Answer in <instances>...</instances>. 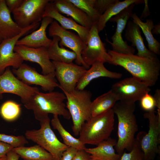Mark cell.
I'll return each mask as SVG.
<instances>
[{"label": "cell", "mask_w": 160, "mask_h": 160, "mask_svg": "<svg viewBox=\"0 0 160 160\" xmlns=\"http://www.w3.org/2000/svg\"><path fill=\"white\" fill-rule=\"evenodd\" d=\"M108 63L121 66L132 77L147 84L154 85L160 74V62L157 57H148L132 54H122L108 50Z\"/></svg>", "instance_id": "6da1fadb"}, {"label": "cell", "mask_w": 160, "mask_h": 160, "mask_svg": "<svg viewBox=\"0 0 160 160\" xmlns=\"http://www.w3.org/2000/svg\"><path fill=\"white\" fill-rule=\"evenodd\" d=\"M112 108L118 120V140L115 147L118 154L121 156L125 149L129 151L132 150L135 134L138 130L134 114L135 105L118 101Z\"/></svg>", "instance_id": "7a4b0ae2"}, {"label": "cell", "mask_w": 160, "mask_h": 160, "mask_svg": "<svg viewBox=\"0 0 160 160\" xmlns=\"http://www.w3.org/2000/svg\"><path fill=\"white\" fill-rule=\"evenodd\" d=\"M66 97L63 92L50 91L36 93L24 104L27 109L32 110L35 119L39 121L48 116L49 113L61 116L68 120L71 118L66 108L64 101Z\"/></svg>", "instance_id": "3957f363"}, {"label": "cell", "mask_w": 160, "mask_h": 160, "mask_svg": "<svg viewBox=\"0 0 160 160\" xmlns=\"http://www.w3.org/2000/svg\"><path fill=\"white\" fill-rule=\"evenodd\" d=\"M114 113L112 108L92 116L83 125L79 139L84 144L97 145L108 139L114 129Z\"/></svg>", "instance_id": "277c9868"}, {"label": "cell", "mask_w": 160, "mask_h": 160, "mask_svg": "<svg viewBox=\"0 0 160 160\" xmlns=\"http://www.w3.org/2000/svg\"><path fill=\"white\" fill-rule=\"evenodd\" d=\"M63 91L66 97V107L72 120V131L75 136H78L83 124L92 117V94L84 89H75L69 92Z\"/></svg>", "instance_id": "5b68a950"}, {"label": "cell", "mask_w": 160, "mask_h": 160, "mask_svg": "<svg viewBox=\"0 0 160 160\" xmlns=\"http://www.w3.org/2000/svg\"><path fill=\"white\" fill-rule=\"evenodd\" d=\"M39 121L40 128L27 130L25 137L49 152L54 160H61L63 152L68 146L61 142L56 136L51 127L48 116Z\"/></svg>", "instance_id": "8992f818"}, {"label": "cell", "mask_w": 160, "mask_h": 160, "mask_svg": "<svg viewBox=\"0 0 160 160\" xmlns=\"http://www.w3.org/2000/svg\"><path fill=\"white\" fill-rule=\"evenodd\" d=\"M143 116L149 121L148 132H139L135 139L143 153V160H154L160 153V114H156L154 110Z\"/></svg>", "instance_id": "52a82bcc"}, {"label": "cell", "mask_w": 160, "mask_h": 160, "mask_svg": "<svg viewBox=\"0 0 160 160\" xmlns=\"http://www.w3.org/2000/svg\"><path fill=\"white\" fill-rule=\"evenodd\" d=\"M50 0H24L12 12L15 21L24 28L41 21L46 6Z\"/></svg>", "instance_id": "ba28073f"}, {"label": "cell", "mask_w": 160, "mask_h": 160, "mask_svg": "<svg viewBox=\"0 0 160 160\" xmlns=\"http://www.w3.org/2000/svg\"><path fill=\"white\" fill-rule=\"evenodd\" d=\"M150 87L132 77L127 78L113 84L111 89L118 101L127 104L135 103L151 91Z\"/></svg>", "instance_id": "9c48e42d"}, {"label": "cell", "mask_w": 160, "mask_h": 160, "mask_svg": "<svg viewBox=\"0 0 160 160\" xmlns=\"http://www.w3.org/2000/svg\"><path fill=\"white\" fill-rule=\"evenodd\" d=\"M40 24L39 23L32 24L24 28L17 36L4 39L0 43V75L7 67L11 66L13 68L17 69L23 63L24 60L20 55L14 51V47L21 37L37 28Z\"/></svg>", "instance_id": "30bf717a"}, {"label": "cell", "mask_w": 160, "mask_h": 160, "mask_svg": "<svg viewBox=\"0 0 160 160\" xmlns=\"http://www.w3.org/2000/svg\"><path fill=\"white\" fill-rule=\"evenodd\" d=\"M99 33L97 22L94 23L89 30L86 47L81 52L84 61L89 67L97 62L108 63L110 58Z\"/></svg>", "instance_id": "8fae6325"}, {"label": "cell", "mask_w": 160, "mask_h": 160, "mask_svg": "<svg viewBox=\"0 0 160 160\" xmlns=\"http://www.w3.org/2000/svg\"><path fill=\"white\" fill-rule=\"evenodd\" d=\"M39 91L38 88L30 86L15 77L9 67L0 75V100L3 98V93H10L19 96L24 104Z\"/></svg>", "instance_id": "7c38bea8"}, {"label": "cell", "mask_w": 160, "mask_h": 160, "mask_svg": "<svg viewBox=\"0 0 160 160\" xmlns=\"http://www.w3.org/2000/svg\"><path fill=\"white\" fill-rule=\"evenodd\" d=\"M48 34L52 37H59L60 47L65 46L76 53L77 58L75 61L76 64L82 66L87 70L90 68L85 63L81 57L82 51L87 45L78 35L64 29L55 20H53L50 24Z\"/></svg>", "instance_id": "4fadbf2b"}, {"label": "cell", "mask_w": 160, "mask_h": 160, "mask_svg": "<svg viewBox=\"0 0 160 160\" xmlns=\"http://www.w3.org/2000/svg\"><path fill=\"white\" fill-rule=\"evenodd\" d=\"M16 77L24 83L29 85L35 84L40 86L43 91L50 92L59 87L54 73L46 75L39 73L34 68L23 63L17 69L12 70Z\"/></svg>", "instance_id": "5bb4252c"}, {"label": "cell", "mask_w": 160, "mask_h": 160, "mask_svg": "<svg viewBox=\"0 0 160 160\" xmlns=\"http://www.w3.org/2000/svg\"><path fill=\"white\" fill-rule=\"evenodd\" d=\"M135 5L134 3L132 4L109 20L111 22H115L117 24L116 31L111 37L112 42H110L107 39H106V41L111 45L112 50L114 52L122 54H134L135 52V49L123 40L122 34L131 17Z\"/></svg>", "instance_id": "9a60e30c"}, {"label": "cell", "mask_w": 160, "mask_h": 160, "mask_svg": "<svg viewBox=\"0 0 160 160\" xmlns=\"http://www.w3.org/2000/svg\"><path fill=\"white\" fill-rule=\"evenodd\" d=\"M54 73L62 91L71 92L75 89L79 80L87 70L82 66L71 63H66L52 61Z\"/></svg>", "instance_id": "2e32d148"}, {"label": "cell", "mask_w": 160, "mask_h": 160, "mask_svg": "<svg viewBox=\"0 0 160 160\" xmlns=\"http://www.w3.org/2000/svg\"><path fill=\"white\" fill-rule=\"evenodd\" d=\"M14 51L17 53L23 60L38 63L41 68L43 75L54 73L55 66L49 57L47 48L41 47L33 48L16 45Z\"/></svg>", "instance_id": "e0dca14e"}, {"label": "cell", "mask_w": 160, "mask_h": 160, "mask_svg": "<svg viewBox=\"0 0 160 160\" xmlns=\"http://www.w3.org/2000/svg\"><path fill=\"white\" fill-rule=\"evenodd\" d=\"M49 17L55 20L65 30H72L75 31L87 44L90 29L80 25L71 18L67 17L58 12L54 7L52 0H51L46 6L43 17Z\"/></svg>", "instance_id": "ac0fdd59"}, {"label": "cell", "mask_w": 160, "mask_h": 160, "mask_svg": "<svg viewBox=\"0 0 160 160\" xmlns=\"http://www.w3.org/2000/svg\"><path fill=\"white\" fill-rule=\"evenodd\" d=\"M53 21L49 17H44L41 21L39 28L32 32L17 41L16 45L37 48L41 47L48 48L51 45L52 40L48 38L47 36L46 30L48 26Z\"/></svg>", "instance_id": "d6986e66"}, {"label": "cell", "mask_w": 160, "mask_h": 160, "mask_svg": "<svg viewBox=\"0 0 160 160\" xmlns=\"http://www.w3.org/2000/svg\"><path fill=\"white\" fill-rule=\"evenodd\" d=\"M53 6L59 13L70 16L80 25L90 29L93 23L83 11L69 0H52Z\"/></svg>", "instance_id": "ffe728a7"}, {"label": "cell", "mask_w": 160, "mask_h": 160, "mask_svg": "<svg viewBox=\"0 0 160 160\" xmlns=\"http://www.w3.org/2000/svg\"><path fill=\"white\" fill-rule=\"evenodd\" d=\"M122 74L110 71L104 66V63L97 62L87 70L78 82L75 89L84 90L90 82L95 79L101 77L118 79L121 78Z\"/></svg>", "instance_id": "44dd1931"}, {"label": "cell", "mask_w": 160, "mask_h": 160, "mask_svg": "<svg viewBox=\"0 0 160 160\" xmlns=\"http://www.w3.org/2000/svg\"><path fill=\"white\" fill-rule=\"evenodd\" d=\"M125 30L124 37L137 50L136 55L140 57H154L157 55L150 51L145 46L141 35L140 28L132 20H129Z\"/></svg>", "instance_id": "7402d4cb"}, {"label": "cell", "mask_w": 160, "mask_h": 160, "mask_svg": "<svg viewBox=\"0 0 160 160\" xmlns=\"http://www.w3.org/2000/svg\"><path fill=\"white\" fill-rule=\"evenodd\" d=\"M10 13L5 0H1L0 3V35L4 39L17 36L24 29L20 27L12 20Z\"/></svg>", "instance_id": "603a6c76"}, {"label": "cell", "mask_w": 160, "mask_h": 160, "mask_svg": "<svg viewBox=\"0 0 160 160\" xmlns=\"http://www.w3.org/2000/svg\"><path fill=\"white\" fill-rule=\"evenodd\" d=\"M117 141L109 137L100 143L97 146L86 148L84 151L89 155L90 158L100 160H120L121 156L115 153L113 148Z\"/></svg>", "instance_id": "cb8c5ba5"}, {"label": "cell", "mask_w": 160, "mask_h": 160, "mask_svg": "<svg viewBox=\"0 0 160 160\" xmlns=\"http://www.w3.org/2000/svg\"><path fill=\"white\" fill-rule=\"evenodd\" d=\"M52 38L51 45L47 48L49 57L50 60L55 62L70 63L76 60L77 55L74 52L64 47L59 46L60 39L59 37L54 36Z\"/></svg>", "instance_id": "d4e9b609"}, {"label": "cell", "mask_w": 160, "mask_h": 160, "mask_svg": "<svg viewBox=\"0 0 160 160\" xmlns=\"http://www.w3.org/2000/svg\"><path fill=\"white\" fill-rule=\"evenodd\" d=\"M131 17L142 29L148 42V49L156 55H159L160 43L153 37L151 32L154 26L152 20L148 19L145 22H143L135 13L132 14Z\"/></svg>", "instance_id": "484cf974"}, {"label": "cell", "mask_w": 160, "mask_h": 160, "mask_svg": "<svg viewBox=\"0 0 160 160\" xmlns=\"http://www.w3.org/2000/svg\"><path fill=\"white\" fill-rule=\"evenodd\" d=\"M143 0H125L121 1L118 0L111 4L100 17L97 22L99 32L106 26L107 22L113 17L117 15L122 10L133 4H139L144 3Z\"/></svg>", "instance_id": "4316f807"}, {"label": "cell", "mask_w": 160, "mask_h": 160, "mask_svg": "<svg viewBox=\"0 0 160 160\" xmlns=\"http://www.w3.org/2000/svg\"><path fill=\"white\" fill-rule=\"evenodd\" d=\"M118 99L111 89L92 101L91 111L92 116H95L112 109Z\"/></svg>", "instance_id": "83f0119b"}, {"label": "cell", "mask_w": 160, "mask_h": 160, "mask_svg": "<svg viewBox=\"0 0 160 160\" xmlns=\"http://www.w3.org/2000/svg\"><path fill=\"white\" fill-rule=\"evenodd\" d=\"M12 150L24 160H54L51 153L38 145L15 148Z\"/></svg>", "instance_id": "f1b7e54d"}, {"label": "cell", "mask_w": 160, "mask_h": 160, "mask_svg": "<svg viewBox=\"0 0 160 160\" xmlns=\"http://www.w3.org/2000/svg\"><path fill=\"white\" fill-rule=\"evenodd\" d=\"M57 115H53V118L51 121V125L54 129H56L62 138L64 143L68 147H71L78 150H84L86 148L79 138H76L63 127Z\"/></svg>", "instance_id": "f546056e"}, {"label": "cell", "mask_w": 160, "mask_h": 160, "mask_svg": "<svg viewBox=\"0 0 160 160\" xmlns=\"http://www.w3.org/2000/svg\"><path fill=\"white\" fill-rule=\"evenodd\" d=\"M21 111L20 105L11 100L4 103L0 109V113L4 119L8 121L17 119Z\"/></svg>", "instance_id": "4dcf8cb0"}, {"label": "cell", "mask_w": 160, "mask_h": 160, "mask_svg": "<svg viewBox=\"0 0 160 160\" xmlns=\"http://www.w3.org/2000/svg\"><path fill=\"white\" fill-rule=\"evenodd\" d=\"M84 12L94 23L98 22L100 15L94 8L95 0H69Z\"/></svg>", "instance_id": "1f68e13d"}, {"label": "cell", "mask_w": 160, "mask_h": 160, "mask_svg": "<svg viewBox=\"0 0 160 160\" xmlns=\"http://www.w3.org/2000/svg\"><path fill=\"white\" fill-rule=\"evenodd\" d=\"M0 141L8 144L14 148L23 146L28 141L23 135L15 136L0 133Z\"/></svg>", "instance_id": "d6a6232c"}, {"label": "cell", "mask_w": 160, "mask_h": 160, "mask_svg": "<svg viewBox=\"0 0 160 160\" xmlns=\"http://www.w3.org/2000/svg\"><path fill=\"white\" fill-rule=\"evenodd\" d=\"M144 154L135 138L132 150L128 153L124 152L120 160H143Z\"/></svg>", "instance_id": "836d02e7"}, {"label": "cell", "mask_w": 160, "mask_h": 160, "mask_svg": "<svg viewBox=\"0 0 160 160\" xmlns=\"http://www.w3.org/2000/svg\"><path fill=\"white\" fill-rule=\"evenodd\" d=\"M141 106L144 110L149 112L155 110L156 103L153 96L149 93L144 95L140 100Z\"/></svg>", "instance_id": "e575fe53"}, {"label": "cell", "mask_w": 160, "mask_h": 160, "mask_svg": "<svg viewBox=\"0 0 160 160\" xmlns=\"http://www.w3.org/2000/svg\"><path fill=\"white\" fill-rule=\"evenodd\" d=\"M117 0H95L94 8L100 16L111 4Z\"/></svg>", "instance_id": "d590c367"}, {"label": "cell", "mask_w": 160, "mask_h": 160, "mask_svg": "<svg viewBox=\"0 0 160 160\" xmlns=\"http://www.w3.org/2000/svg\"><path fill=\"white\" fill-rule=\"evenodd\" d=\"M78 150L71 147H68L63 153L61 160H72Z\"/></svg>", "instance_id": "8d00e7d4"}, {"label": "cell", "mask_w": 160, "mask_h": 160, "mask_svg": "<svg viewBox=\"0 0 160 160\" xmlns=\"http://www.w3.org/2000/svg\"><path fill=\"white\" fill-rule=\"evenodd\" d=\"M5 1L7 7L9 12L11 13L20 6L24 0H6Z\"/></svg>", "instance_id": "74e56055"}, {"label": "cell", "mask_w": 160, "mask_h": 160, "mask_svg": "<svg viewBox=\"0 0 160 160\" xmlns=\"http://www.w3.org/2000/svg\"><path fill=\"white\" fill-rule=\"evenodd\" d=\"M14 148L11 145L0 141V158L6 156L7 153Z\"/></svg>", "instance_id": "f35d334b"}, {"label": "cell", "mask_w": 160, "mask_h": 160, "mask_svg": "<svg viewBox=\"0 0 160 160\" xmlns=\"http://www.w3.org/2000/svg\"><path fill=\"white\" fill-rule=\"evenodd\" d=\"M89 155L84 150H78L72 160H89Z\"/></svg>", "instance_id": "ab89813d"}, {"label": "cell", "mask_w": 160, "mask_h": 160, "mask_svg": "<svg viewBox=\"0 0 160 160\" xmlns=\"http://www.w3.org/2000/svg\"><path fill=\"white\" fill-rule=\"evenodd\" d=\"M156 103V107L157 108V113L160 114V90L157 89L153 96Z\"/></svg>", "instance_id": "60d3db41"}, {"label": "cell", "mask_w": 160, "mask_h": 160, "mask_svg": "<svg viewBox=\"0 0 160 160\" xmlns=\"http://www.w3.org/2000/svg\"><path fill=\"white\" fill-rule=\"evenodd\" d=\"M148 0H144V8L141 16L139 17L140 19L142 20L148 16L150 14V12L148 5Z\"/></svg>", "instance_id": "b9f144b4"}, {"label": "cell", "mask_w": 160, "mask_h": 160, "mask_svg": "<svg viewBox=\"0 0 160 160\" xmlns=\"http://www.w3.org/2000/svg\"><path fill=\"white\" fill-rule=\"evenodd\" d=\"M7 160H18L20 156L12 150L7 153Z\"/></svg>", "instance_id": "7bdbcfd3"}, {"label": "cell", "mask_w": 160, "mask_h": 160, "mask_svg": "<svg viewBox=\"0 0 160 160\" xmlns=\"http://www.w3.org/2000/svg\"><path fill=\"white\" fill-rule=\"evenodd\" d=\"M152 34H155L156 35H159L160 33V23L154 25L152 31Z\"/></svg>", "instance_id": "ee69618b"}, {"label": "cell", "mask_w": 160, "mask_h": 160, "mask_svg": "<svg viewBox=\"0 0 160 160\" xmlns=\"http://www.w3.org/2000/svg\"><path fill=\"white\" fill-rule=\"evenodd\" d=\"M0 160H7V156L0 158Z\"/></svg>", "instance_id": "f6af8a7d"}, {"label": "cell", "mask_w": 160, "mask_h": 160, "mask_svg": "<svg viewBox=\"0 0 160 160\" xmlns=\"http://www.w3.org/2000/svg\"><path fill=\"white\" fill-rule=\"evenodd\" d=\"M4 39L0 35V43Z\"/></svg>", "instance_id": "bcb514c9"}, {"label": "cell", "mask_w": 160, "mask_h": 160, "mask_svg": "<svg viewBox=\"0 0 160 160\" xmlns=\"http://www.w3.org/2000/svg\"><path fill=\"white\" fill-rule=\"evenodd\" d=\"M89 160H100L90 158V159Z\"/></svg>", "instance_id": "7dc6e473"}, {"label": "cell", "mask_w": 160, "mask_h": 160, "mask_svg": "<svg viewBox=\"0 0 160 160\" xmlns=\"http://www.w3.org/2000/svg\"><path fill=\"white\" fill-rule=\"evenodd\" d=\"M1 0H0V2H1Z\"/></svg>", "instance_id": "c3c4849f"}]
</instances>
